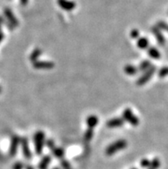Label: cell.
<instances>
[{
  "mask_svg": "<svg viewBox=\"0 0 168 169\" xmlns=\"http://www.w3.org/2000/svg\"><path fill=\"white\" fill-rule=\"evenodd\" d=\"M26 169H34V167L32 166H30V165H27V166H26Z\"/></svg>",
  "mask_w": 168,
  "mask_h": 169,
  "instance_id": "31",
  "label": "cell"
},
{
  "mask_svg": "<svg viewBox=\"0 0 168 169\" xmlns=\"http://www.w3.org/2000/svg\"><path fill=\"white\" fill-rule=\"evenodd\" d=\"M41 50L40 49V48H35V49L33 51V53H31L30 60L32 62L37 61L38 58L41 56Z\"/></svg>",
  "mask_w": 168,
  "mask_h": 169,
  "instance_id": "20",
  "label": "cell"
},
{
  "mask_svg": "<svg viewBox=\"0 0 168 169\" xmlns=\"http://www.w3.org/2000/svg\"><path fill=\"white\" fill-rule=\"evenodd\" d=\"M46 145H47V148H48V149H50L51 150L56 147V146H55V143H54V141L52 139L47 140V142H46Z\"/></svg>",
  "mask_w": 168,
  "mask_h": 169,
  "instance_id": "25",
  "label": "cell"
},
{
  "mask_svg": "<svg viewBox=\"0 0 168 169\" xmlns=\"http://www.w3.org/2000/svg\"><path fill=\"white\" fill-rule=\"evenodd\" d=\"M161 166V161L158 158H155L150 163V168L158 169Z\"/></svg>",
  "mask_w": 168,
  "mask_h": 169,
  "instance_id": "21",
  "label": "cell"
},
{
  "mask_svg": "<svg viewBox=\"0 0 168 169\" xmlns=\"http://www.w3.org/2000/svg\"><path fill=\"white\" fill-rule=\"evenodd\" d=\"M21 143V140L18 136H14L11 140V144H10V156L12 157L14 156L17 152V149H18V145Z\"/></svg>",
  "mask_w": 168,
  "mask_h": 169,
  "instance_id": "8",
  "label": "cell"
},
{
  "mask_svg": "<svg viewBox=\"0 0 168 169\" xmlns=\"http://www.w3.org/2000/svg\"><path fill=\"white\" fill-rule=\"evenodd\" d=\"M166 76H168V66L162 67L159 71V76L160 77H165Z\"/></svg>",
  "mask_w": 168,
  "mask_h": 169,
  "instance_id": "22",
  "label": "cell"
},
{
  "mask_svg": "<svg viewBox=\"0 0 168 169\" xmlns=\"http://www.w3.org/2000/svg\"><path fill=\"white\" fill-rule=\"evenodd\" d=\"M23 166V163L21 162V161H17V163H15V165L13 166V169H22Z\"/></svg>",
  "mask_w": 168,
  "mask_h": 169,
  "instance_id": "28",
  "label": "cell"
},
{
  "mask_svg": "<svg viewBox=\"0 0 168 169\" xmlns=\"http://www.w3.org/2000/svg\"><path fill=\"white\" fill-rule=\"evenodd\" d=\"M152 32L155 34V38L157 40V42L160 45H164L165 44V38H164L163 34L161 33V30L156 26H155L152 28Z\"/></svg>",
  "mask_w": 168,
  "mask_h": 169,
  "instance_id": "10",
  "label": "cell"
},
{
  "mask_svg": "<svg viewBox=\"0 0 168 169\" xmlns=\"http://www.w3.org/2000/svg\"><path fill=\"white\" fill-rule=\"evenodd\" d=\"M123 119L130 123L131 125L137 126L139 125V120L137 119V117L135 115L130 108H126V109L124 110Z\"/></svg>",
  "mask_w": 168,
  "mask_h": 169,
  "instance_id": "4",
  "label": "cell"
},
{
  "mask_svg": "<svg viewBox=\"0 0 168 169\" xmlns=\"http://www.w3.org/2000/svg\"><path fill=\"white\" fill-rule=\"evenodd\" d=\"M150 163L151 161L148 159H143L141 161V166L143 167V168H146V167H149L150 166Z\"/></svg>",
  "mask_w": 168,
  "mask_h": 169,
  "instance_id": "24",
  "label": "cell"
},
{
  "mask_svg": "<svg viewBox=\"0 0 168 169\" xmlns=\"http://www.w3.org/2000/svg\"><path fill=\"white\" fill-rule=\"evenodd\" d=\"M52 161V158L50 156H45L41 159V161L39 163V169H47L49 164Z\"/></svg>",
  "mask_w": 168,
  "mask_h": 169,
  "instance_id": "13",
  "label": "cell"
},
{
  "mask_svg": "<svg viewBox=\"0 0 168 169\" xmlns=\"http://www.w3.org/2000/svg\"><path fill=\"white\" fill-rule=\"evenodd\" d=\"M124 70L129 76H135L138 72V68L132 65V64H127L124 68Z\"/></svg>",
  "mask_w": 168,
  "mask_h": 169,
  "instance_id": "14",
  "label": "cell"
},
{
  "mask_svg": "<svg viewBox=\"0 0 168 169\" xmlns=\"http://www.w3.org/2000/svg\"><path fill=\"white\" fill-rule=\"evenodd\" d=\"M155 70H156L155 66L153 65V66L150 67V68L148 69L146 71H144L143 75H142L140 78H138L137 81H136V85H138V86H142V85L146 84L149 80L151 79L152 76H154Z\"/></svg>",
  "mask_w": 168,
  "mask_h": 169,
  "instance_id": "3",
  "label": "cell"
},
{
  "mask_svg": "<svg viewBox=\"0 0 168 169\" xmlns=\"http://www.w3.org/2000/svg\"><path fill=\"white\" fill-rule=\"evenodd\" d=\"M136 45L140 49H147L148 47V45H149L148 38H145V37L139 38L137 40V42H136Z\"/></svg>",
  "mask_w": 168,
  "mask_h": 169,
  "instance_id": "15",
  "label": "cell"
},
{
  "mask_svg": "<svg viewBox=\"0 0 168 169\" xmlns=\"http://www.w3.org/2000/svg\"><path fill=\"white\" fill-rule=\"evenodd\" d=\"M139 30L137 29H132L131 31V38H133V39H136V38H138L139 37Z\"/></svg>",
  "mask_w": 168,
  "mask_h": 169,
  "instance_id": "27",
  "label": "cell"
},
{
  "mask_svg": "<svg viewBox=\"0 0 168 169\" xmlns=\"http://www.w3.org/2000/svg\"><path fill=\"white\" fill-rule=\"evenodd\" d=\"M87 125L88 128L94 129L95 126L97 125L99 123V119L95 115H89L87 118Z\"/></svg>",
  "mask_w": 168,
  "mask_h": 169,
  "instance_id": "12",
  "label": "cell"
},
{
  "mask_svg": "<svg viewBox=\"0 0 168 169\" xmlns=\"http://www.w3.org/2000/svg\"><path fill=\"white\" fill-rule=\"evenodd\" d=\"M33 66L37 70H51L54 67L53 62L51 61H34L33 62Z\"/></svg>",
  "mask_w": 168,
  "mask_h": 169,
  "instance_id": "5",
  "label": "cell"
},
{
  "mask_svg": "<svg viewBox=\"0 0 168 169\" xmlns=\"http://www.w3.org/2000/svg\"><path fill=\"white\" fill-rule=\"evenodd\" d=\"M53 169H59V168H58V167H54Z\"/></svg>",
  "mask_w": 168,
  "mask_h": 169,
  "instance_id": "32",
  "label": "cell"
},
{
  "mask_svg": "<svg viewBox=\"0 0 168 169\" xmlns=\"http://www.w3.org/2000/svg\"><path fill=\"white\" fill-rule=\"evenodd\" d=\"M0 92H1V89H0Z\"/></svg>",
  "mask_w": 168,
  "mask_h": 169,
  "instance_id": "34",
  "label": "cell"
},
{
  "mask_svg": "<svg viewBox=\"0 0 168 169\" xmlns=\"http://www.w3.org/2000/svg\"><path fill=\"white\" fill-rule=\"evenodd\" d=\"M52 155L57 159H62L64 156V150L62 148H59V147L53 148L52 149Z\"/></svg>",
  "mask_w": 168,
  "mask_h": 169,
  "instance_id": "16",
  "label": "cell"
},
{
  "mask_svg": "<svg viewBox=\"0 0 168 169\" xmlns=\"http://www.w3.org/2000/svg\"><path fill=\"white\" fill-rule=\"evenodd\" d=\"M3 39V33L0 32V42L2 41V40Z\"/></svg>",
  "mask_w": 168,
  "mask_h": 169,
  "instance_id": "30",
  "label": "cell"
},
{
  "mask_svg": "<svg viewBox=\"0 0 168 169\" xmlns=\"http://www.w3.org/2000/svg\"><path fill=\"white\" fill-rule=\"evenodd\" d=\"M124 119L122 118H114L108 120L106 123V126L108 128H116V127H121L124 125Z\"/></svg>",
  "mask_w": 168,
  "mask_h": 169,
  "instance_id": "9",
  "label": "cell"
},
{
  "mask_svg": "<svg viewBox=\"0 0 168 169\" xmlns=\"http://www.w3.org/2000/svg\"><path fill=\"white\" fill-rule=\"evenodd\" d=\"M34 143L35 153H36V155L40 156L43 151V147L46 143V142H45V133L43 131H39L34 134Z\"/></svg>",
  "mask_w": 168,
  "mask_h": 169,
  "instance_id": "2",
  "label": "cell"
},
{
  "mask_svg": "<svg viewBox=\"0 0 168 169\" xmlns=\"http://www.w3.org/2000/svg\"><path fill=\"white\" fill-rule=\"evenodd\" d=\"M148 53L149 57H151V58L155 59H159L161 57V53L155 47H149L148 50Z\"/></svg>",
  "mask_w": 168,
  "mask_h": 169,
  "instance_id": "17",
  "label": "cell"
},
{
  "mask_svg": "<svg viewBox=\"0 0 168 169\" xmlns=\"http://www.w3.org/2000/svg\"><path fill=\"white\" fill-rule=\"evenodd\" d=\"M150 67H151L150 61H149V60H143V61L140 64L139 67H138V70H140V71H146V70L149 69Z\"/></svg>",
  "mask_w": 168,
  "mask_h": 169,
  "instance_id": "18",
  "label": "cell"
},
{
  "mask_svg": "<svg viewBox=\"0 0 168 169\" xmlns=\"http://www.w3.org/2000/svg\"><path fill=\"white\" fill-rule=\"evenodd\" d=\"M4 13H5V16H6L7 18H8V20L10 21V23L15 27L18 26L19 23H18V21H17V17L14 16L13 13L11 12V10H10V9H5V10H4Z\"/></svg>",
  "mask_w": 168,
  "mask_h": 169,
  "instance_id": "11",
  "label": "cell"
},
{
  "mask_svg": "<svg viewBox=\"0 0 168 169\" xmlns=\"http://www.w3.org/2000/svg\"><path fill=\"white\" fill-rule=\"evenodd\" d=\"M61 166L64 169H71V164L69 163V161H65V160H62L61 161Z\"/></svg>",
  "mask_w": 168,
  "mask_h": 169,
  "instance_id": "26",
  "label": "cell"
},
{
  "mask_svg": "<svg viewBox=\"0 0 168 169\" xmlns=\"http://www.w3.org/2000/svg\"><path fill=\"white\" fill-rule=\"evenodd\" d=\"M131 169H136V168H135V167H133V168H131Z\"/></svg>",
  "mask_w": 168,
  "mask_h": 169,
  "instance_id": "33",
  "label": "cell"
},
{
  "mask_svg": "<svg viewBox=\"0 0 168 169\" xmlns=\"http://www.w3.org/2000/svg\"><path fill=\"white\" fill-rule=\"evenodd\" d=\"M167 31H168V28H167Z\"/></svg>",
  "mask_w": 168,
  "mask_h": 169,
  "instance_id": "36",
  "label": "cell"
},
{
  "mask_svg": "<svg viewBox=\"0 0 168 169\" xmlns=\"http://www.w3.org/2000/svg\"><path fill=\"white\" fill-rule=\"evenodd\" d=\"M149 169H152V168H149Z\"/></svg>",
  "mask_w": 168,
  "mask_h": 169,
  "instance_id": "35",
  "label": "cell"
},
{
  "mask_svg": "<svg viewBox=\"0 0 168 169\" xmlns=\"http://www.w3.org/2000/svg\"><path fill=\"white\" fill-rule=\"evenodd\" d=\"M126 147H127V141H125L124 139L118 140L114 143H111L106 149V156H112V155H114L115 153L125 149Z\"/></svg>",
  "mask_w": 168,
  "mask_h": 169,
  "instance_id": "1",
  "label": "cell"
},
{
  "mask_svg": "<svg viewBox=\"0 0 168 169\" xmlns=\"http://www.w3.org/2000/svg\"><path fill=\"white\" fill-rule=\"evenodd\" d=\"M57 3L60 6L61 9L66 10V11H71L76 8V3L70 0H57Z\"/></svg>",
  "mask_w": 168,
  "mask_h": 169,
  "instance_id": "6",
  "label": "cell"
},
{
  "mask_svg": "<svg viewBox=\"0 0 168 169\" xmlns=\"http://www.w3.org/2000/svg\"><path fill=\"white\" fill-rule=\"evenodd\" d=\"M21 143H22V153H23L25 158L27 160H30L32 158V152H31L30 148L28 146V142H27V138L23 137L21 140Z\"/></svg>",
  "mask_w": 168,
  "mask_h": 169,
  "instance_id": "7",
  "label": "cell"
},
{
  "mask_svg": "<svg viewBox=\"0 0 168 169\" xmlns=\"http://www.w3.org/2000/svg\"><path fill=\"white\" fill-rule=\"evenodd\" d=\"M94 136V129H91V128H87V130L84 133L83 138L86 142H89L92 140Z\"/></svg>",
  "mask_w": 168,
  "mask_h": 169,
  "instance_id": "19",
  "label": "cell"
},
{
  "mask_svg": "<svg viewBox=\"0 0 168 169\" xmlns=\"http://www.w3.org/2000/svg\"><path fill=\"white\" fill-rule=\"evenodd\" d=\"M20 2L22 5H26L28 3V0H20Z\"/></svg>",
  "mask_w": 168,
  "mask_h": 169,
  "instance_id": "29",
  "label": "cell"
},
{
  "mask_svg": "<svg viewBox=\"0 0 168 169\" xmlns=\"http://www.w3.org/2000/svg\"><path fill=\"white\" fill-rule=\"evenodd\" d=\"M156 27L159 28L161 30H167L168 24H166V23H164V22H159V23H157Z\"/></svg>",
  "mask_w": 168,
  "mask_h": 169,
  "instance_id": "23",
  "label": "cell"
}]
</instances>
